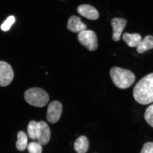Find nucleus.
<instances>
[{
	"mask_svg": "<svg viewBox=\"0 0 153 153\" xmlns=\"http://www.w3.org/2000/svg\"><path fill=\"white\" fill-rule=\"evenodd\" d=\"M74 149L77 153H85L89 147V143L87 137L81 136L77 139L74 143Z\"/></svg>",
	"mask_w": 153,
	"mask_h": 153,
	"instance_id": "nucleus-12",
	"label": "nucleus"
},
{
	"mask_svg": "<svg viewBox=\"0 0 153 153\" xmlns=\"http://www.w3.org/2000/svg\"><path fill=\"white\" fill-rule=\"evenodd\" d=\"M77 10L82 16L90 20H97L99 17L98 11L94 7L90 5H81L77 7Z\"/></svg>",
	"mask_w": 153,
	"mask_h": 153,
	"instance_id": "nucleus-10",
	"label": "nucleus"
},
{
	"mask_svg": "<svg viewBox=\"0 0 153 153\" xmlns=\"http://www.w3.org/2000/svg\"><path fill=\"white\" fill-rule=\"evenodd\" d=\"M18 140L16 143L17 149L23 152L27 146L28 138L27 134L23 131H19L18 133Z\"/></svg>",
	"mask_w": 153,
	"mask_h": 153,
	"instance_id": "nucleus-14",
	"label": "nucleus"
},
{
	"mask_svg": "<svg viewBox=\"0 0 153 153\" xmlns=\"http://www.w3.org/2000/svg\"><path fill=\"white\" fill-rule=\"evenodd\" d=\"M67 28L71 32L79 33L86 30L87 26L81 22V18L72 16L68 19Z\"/></svg>",
	"mask_w": 153,
	"mask_h": 153,
	"instance_id": "nucleus-9",
	"label": "nucleus"
},
{
	"mask_svg": "<svg viewBox=\"0 0 153 153\" xmlns=\"http://www.w3.org/2000/svg\"><path fill=\"white\" fill-rule=\"evenodd\" d=\"M152 49H153V36L148 35L137 46V50L139 53L142 54Z\"/></svg>",
	"mask_w": 153,
	"mask_h": 153,
	"instance_id": "nucleus-13",
	"label": "nucleus"
},
{
	"mask_svg": "<svg viewBox=\"0 0 153 153\" xmlns=\"http://www.w3.org/2000/svg\"><path fill=\"white\" fill-rule=\"evenodd\" d=\"M62 112V105L60 102L57 100L52 101L47 108V120L50 123H56L60 119Z\"/></svg>",
	"mask_w": 153,
	"mask_h": 153,
	"instance_id": "nucleus-6",
	"label": "nucleus"
},
{
	"mask_svg": "<svg viewBox=\"0 0 153 153\" xmlns=\"http://www.w3.org/2000/svg\"><path fill=\"white\" fill-rule=\"evenodd\" d=\"M25 99L27 103L37 107L45 106L49 101V96L45 91L40 88H29L25 92Z\"/></svg>",
	"mask_w": 153,
	"mask_h": 153,
	"instance_id": "nucleus-3",
	"label": "nucleus"
},
{
	"mask_svg": "<svg viewBox=\"0 0 153 153\" xmlns=\"http://www.w3.org/2000/svg\"><path fill=\"white\" fill-rule=\"evenodd\" d=\"M144 118L148 124L153 128V104L150 105L146 109Z\"/></svg>",
	"mask_w": 153,
	"mask_h": 153,
	"instance_id": "nucleus-16",
	"label": "nucleus"
},
{
	"mask_svg": "<svg viewBox=\"0 0 153 153\" xmlns=\"http://www.w3.org/2000/svg\"><path fill=\"white\" fill-rule=\"evenodd\" d=\"M140 153H153V142H148L143 146Z\"/></svg>",
	"mask_w": 153,
	"mask_h": 153,
	"instance_id": "nucleus-19",
	"label": "nucleus"
},
{
	"mask_svg": "<svg viewBox=\"0 0 153 153\" xmlns=\"http://www.w3.org/2000/svg\"><path fill=\"white\" fill-rule=\"evenodd\" d=\"M38 122L36 121L32 120L28 124L27 131L30 139L32 140L37 139V128Z\"/></svg>",
	"mask_w": 153,
	"mask_h": 153,
	"instance_id": "nucleus-15",
	"label": "nucleus"
},
{
	"mask_svg": "<svg viewBox=\"0 0 153 153\" xmlns=\"http://www.w3.org/2000/svg\"><path fill=\"white\" fill-rule=\"evenodd\" d=\"M78 41L89 51H94L98 48L97 36L92 30H85L78 33Z\"/></svg>",
	"mask_w": 153,
	"mask_h": 153,
	"instance_id": "nucleus-4",
	"label": "nucleus"
},
{
	"mask_svg": "<svg viewBox=\"0 0 153 153\" xmlns=\"http://www.w3.org/2000/svg\"><path fill=\"white\" fill-rule=\"evenodd\" d=\"M110 74L114 85L120 89L130 87L135 80V76L132 71L117 66L111 68Z\"/></svg>",
	"mask_w": 153,
	"mask_h": 153,
	"instance_id": "nucleus-2",
	"label": "nucleus"
},
{
	"mask_svg": "<svg viewBox=\"0 0 153 153\" xmlns=\"http://www.w3.org/2000/svg\"><path fill=\"white\" fill-rule=\"evenodd\" d=\"M13 77L14 71L10 65L5 61H0V86L9 85Z\"/></svg>",
	"mask_w": 153,
	"mask_h": 153,
	"instance_id": "nucleus-5",
	"label": "nucleus"
},
{
	"mask_svg": "<svg viewBox=\"0 0 153 153\" xmlns=\"http://www.w3.org/2000/svg\"><path fill=\"white\" fill-rule=\"evenodd\" d=\"M15 22V18L13 16H10L1 25V29L4 31H8Z\"/></svg>",
	"mask_w": 153,
	"mask_h": 153,
	"instance_id": "nucleus-18",
	"label": "nucleus"
},
{
	"mask_svg": "<svg viewBox=\"0 0 153 153\" xmlns=\"http://www.w3.org/2000/svg\"><path fill=\"white\" fill-rule=\"evenodd\" d=\"M123 40L126 43L129 47H136L142 41L140 35L138 33L130 34L125 33L123 36Z\"/></svg>",
	"mask_w": 153,
	"mask_h": 153,
	"instance_id": "nucleus-11",
	"label": "nucleus"
},
{
	"mask_svg": "<svg viewBox=\"0 0 153 153\" xmlns=\"http://www.w3.org/2000/svg\"><path fill=\"white\" fill-rule=\"evenodd\" d=\"M51 136V132L49 126L45 122L38 123L37 128V137L38 143L41 146L47 144L49 142Z\"/></svg>",
	"mask_w": 153,
	"mask_h": 153,
	"instance_id": "nucleus-7",
	"label": "nucleus"
},
{
	"mask_svg": "<svg viewBox=\"0 0 153 153\" xmlns=\"http://www.w3.org/2000/svg\"><path fill=\"white\" fill-rule=\"evenodd\" d=\"M133 96L140 104L153 102V73L146 75L137 83L134 88Z\"/></svg>",
	"mask_w": 153,
	"mask_h": 153,
	"instance_id": "nucleus-1",
	"label": "nucleus"
},
{
	"mask_svg": "<svg viewBox=\"0 0 153 153\" xmlns=\"http://www.w3.org/2000/svg\"><path fill=\"white\" fill-rule=\"evenodd\" d=\"M127 25V21L123 18H114L111 20V25L113 28L112 38L114 41L120 40L121 35Z\"/></svg>",
	"mask_w": 153,
	"mask_h": 153,
	"instance_id": "nucleus-8",
	"label": "nucleus"
},
{
	"mask_svg": "<svg viewBox=\"0 0 153 153\" xmlns=\"http://www.w3.org/2000/svg\"><path fill=\"white\" fill-rule=\"evenodd\" d=\"M29 153H42V148L41 145L37 142L30 143L27 146Z\"/></svg>",
	"mask_w": 153,
	"mask_h": 153,
	"instance_id": "nucleus-17",
	"label": "nucleus"
}]
</instances>
